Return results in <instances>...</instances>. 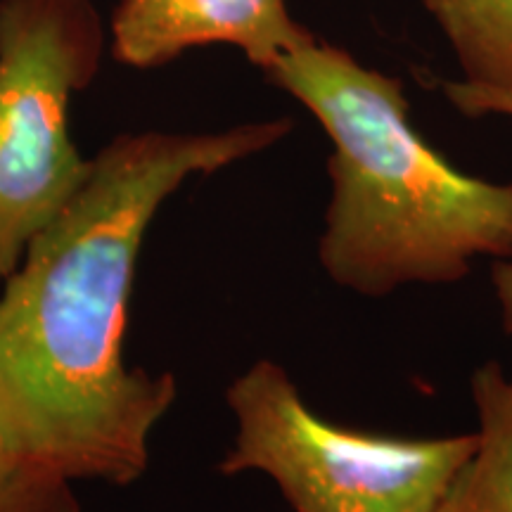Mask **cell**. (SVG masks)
<instances>
[{
    "instance_id": "obj_1",
    "label": "cell",
    "mask_w": 512,
    "mask_h": 512,
    "mask_svg": "<svg viewBox=\"0 0 512 512\" xmlns=\"http://www.w3.org/2000/svg\"><path fill=\"white\" fill-rule=\"evenodd\" d=\"M292 119L209 133H121L0 283V444L69 482L128 486L178 396L131 368L124 339L140 249L185 181L271 150Z\"/></svg>"
},
{
    "instance_id": "obj_2",
    "label": "cell",
    "mask_w": 512,
    "mask_h": 512,
    "mask_svg": "<svg viewBox=\"0 0 512 512\" xmlns=\"http://www.w3.org/2000/svg\"><path fill=\"white\" fill-rule=\"evenodd\" d=\"M332 143L318 264L342 290L382 299L453 285L512 259V183L465 174L413 126L403 81L313 36L261 69Z\"/></svg>"
},
{
    "instance_id": "obj_3",
    "label": "cell",
    "mask_w": 512,
    "mask_h": 512,
    "mask_svg": "<svg viewBox=\"0 0 512 512\" xmlns=\"http://www.w3.org/2000/svg\"><path fill=\"white\" fill-rule=\"evenodd\" d=\"M235 439L219 470L259 472L294 512H432L477 434L392 437L318 415L292 375L261 358L226 389Z\"/></svg>"
},
{
    "instance_id": "obj_4",
    "label": "cell",
    "mask_w": 512,
    "mask_h": 512,
    "mask_svg": "<svg viewBox=\"0 0 512 512\" xmlns=\"http://www.w3.org/2000/svg\"><path fill=\"white\" fill-rule=\"evenodd\" d=\"M105 46L93 0H0V283L86 181L69 110Z\"/></svg>"
},
{
    "instance_id": "obj_5",
    "label": "cell",
    "mask_w": 512,
    "mask_h": 512,
    "mask_svg": "<svg viewBox=\"0 0 512 512\" xmlns=\"http://www.w3.org/2000/svg\"><path fill=\"white\" fill-rule=\"evenodd\" d=\"M311 38L287 0H119L110 19L114 60L133 69L164 67L204 46H233L264 69Z\"/></svg>"
},
{
    "instance_id": "obj_6",
    "label": "cell",
    "mask_w": 512,
    "mask_h": 512,
    "mask_svg": "<svg viewBox=\"0 0 512 512\" xmlns=\"http://www.w3.org/2000/svg\"><path fill=\"white\" fill-rule=\"evenodd\" d=\"M477 444L432 512H512V373L486 361L470 377Z\"/></svg>"
},
{
    "instance_id": "obj_7",
    "label": "cell",
    "mask_w": 512,
    "mask_h": 512,
    "mask_svg": "<svg viewBox=\"0 0 512 512\" xmlns=\"http://www.w3.org/2000/svg\"><path fill=\"white\" fill-rule=\"evenodd\" d=\"M465 81L512 88V0H422Z\"/></svg>"
},
{
    "instance_id": "obj_8",
    "label": "cell",
    "mask_w": 512,
    "mask_h": 512,
    "mask_svg": "<svg viewBox=\"0 0 512 512\" xmlns=\"http://www.w3.org/2000/svg\"><path fill=\"white\" fill-rule=\"evenodd\" d=\"M0 512H81L74 482L0 444Z\"/></svg>"
},
{
    "instance_id": "obj_9",
    "label": "cell",
    "mask_w": 512,
    "mask_h": 512,
    "mask_svg": "<svg viewBox=\"0 0 512 512\" xmlns=\"http://www.w3.org/2000/svg\"><path fill=\"white\" fill-rule=\"evenodd\" d=\"M446 100L467 119L510 117L512 119V88L486 86L475 81H444Z\"/></svg>"
},
{
    "instance_id": "obj_10",
    "label": "cell",
    "mask_w": 512,
    "mask_h": 512,
    "mask_svg": "<svg viewBox=\"0 0 512 512\" xmlns=\"http://www.w3.org/2000/svg\"><path fill=\"white\" fill-rule=\"evenodd\" d=\"M491 287H494L503 330L512 335V259L491 264Z\"/></svg>"
}]
</instances>
